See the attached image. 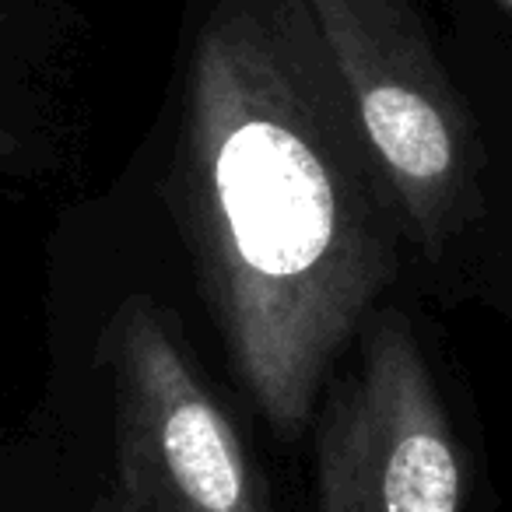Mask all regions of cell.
<instances>
[{
    "label": "cell",
    "instance_id": "1",
    "mask_svg": "<svg viewBox=\"0 0 512 512\" xmlns=\"http://www.w3.org/2000/svg\"><path fill=\"white\" fill-rule=\"evenodd\" d=\"M200 285L281 439L397 274V193L302 0H218L186 74L179 151Z\"/></svg>",
    "mask_w": 512,
    "mask_h": 512
},
{
    "label": "cell",
    "instance_id": "3",
    "mask_svg": "<svg viewBox=\"0 0 512 512\" xmlns=\"http://www.w3.org/2000/svg\"><path fill=\"white\" fill-rule=\"evenodd\" d=\"M120 400V495L134 512H267L253 463L193 372L176 327L130 295L109 327Z\"/></svg>",
    "mask_w": 512,
    "mask_h": 512
},
{
    "label": "cell",
    "instance_id": "4",
    "mask_svg": "<svg viewBox=\"0 0 512 512\" xmlns=\"http://www.w3.org/2000/svg\"><path fill=\"white\" fill-rule=\"evenodd\" d=\"M320 512H463V460L418 348L397 309L372 316L362 365L320 428Z\"/></svg>",
    "mask_w": 512,
    "mask_h": 512
},
{
    "label": "cell",
    "instance_id": "6",
    "mask_svg": "<svg viewBox=\"0 0 512 512\" xmlns=\"http://www.w3.org/2000/svg\"><path fill=\"white\" fill-rule=\"evenodd\" d=\"M505 8H512V0H505Z\"/></svg>",
    "mask_w": 512,
    "mask_h": 512
},
{
    "label": "cell",
    "instance_id": "2",
    "mask_svg": "<svg viewBox=\"0 0 512 512\" xmlns=\"http://www.w3.org/2000/svg\"><path fill=\"white\" fill-rule=\"evenodd\" d=\"M376 151L407 235L442 249L474 211L477 141L411 0H302Z\"/></svg>",
    "mask_w": 512,
    "mask_h": 512
},
{
    "label": "cell",
    "instance_id": "5",
    "mask_svg": "<svg viewBox=\"0 0 512 512\" xmlns=\"http://www.w3.org/2000/svg\"><path fill=\"white\" fill-rule=\"evenodd\" d=\"M99 512H134V509H130V505L123 502V498H113V502H106Z\"/></svg>",
    "mask_w": 512,
    "mask_h": 512
}]
</instances>
